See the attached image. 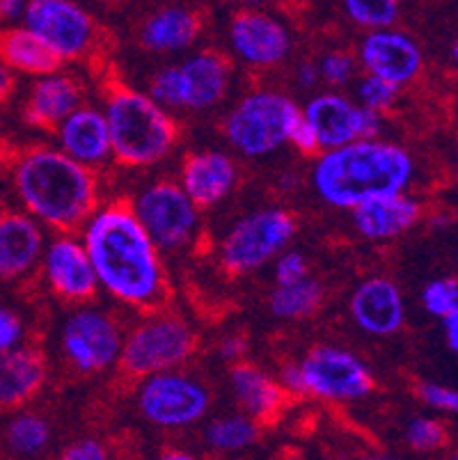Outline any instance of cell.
Masks as SVG:
<instances>
[{
	"instance_id": "45",
	"label": "cell",
	"mask_w": 458,
	"mask_h": 460,
	"mask_svg": "<svg viewBox=\"0 0 458 460\" xmlns=\"http://www.w3.org/2000/svg\"><path fill=\"white\" fill-rule=\"evenodd\" d=\"M12 92H14V71L0 60V103L7 102Z\"/></svg>"
},
{
	"instance_id": "24",
	"label": "cell",
	"mask_w": 458,
	"mask_h": 460,
	"mask_svg": "<svg viewBox=\"0 0 458 460\" xmlns=\"http://www.w3.org/2000/svg\"><path fill=\"white\" fill-rule=\"evenodd\" d=\"M46 365L37 350L12 349L0 353V408H14L37 394Z\"/></svg>"
},
{
	"instance_id": "15",
	"label": "cell",
	"mask_w": 458,
	"mask_h": 460,
	"mask_svg": "<svg viewBox=\"0 0 458 460\" xmlns=\"http://www.w3.org/2000/svg\"><path fill=\"white\" fill-rule=\"evenodd\" d=\"M229 46L252 66H273L292 51L289 28L266 12H238L229 23Z\"/></svg>"
},
{
	"instance_id": "52",
	"label": "cell",
	"mask_w": 458,
	"mask_h": 460,
	"mask_svg": "<svg viewBox=\"0 0 458 460\" xmlns=\"http://www.w3.org/2000/svg\"><path fill=\"white\" fill-rule=\"evenodd\" d=\"M0 127H3V122H0Z\"/></svg>"
},
{
	"instance_id": "53",
	"label": "cell",
	"mask_w": 458,
	"mask_h": 460,
	"mask_svg": "<svg viewBox=\"0 0 458 460\" xmlns=\"http://www.w3.org/2000/svg\"><path fill=\"white\" fill-rule=\"evenodd\" d=\"M456 458H458V454H456Z\"/></svg>"
},
{
	"instance_id": "19",
	"label": "cell",
	"mask_w": 458,
	"mask_h": 460,
	"mask_svg": "<svg viewBox=\"0 0 458 460\" xmlns=\"http://www.w3.org/2000/svg\"><path fill=\"white\" fill-rule=\"evenodd\" d=\"M56 128L58 145H60L58 149L83 165L94 167L112 156L106 115L101 111L78 106Z\"/></svg>"
},
{
	"instance_id": "13",
	"label": "cell",
	"mask_w": 458,
	"mask_h": 460,
	"mask_svg": "<svg viewBox=\"0 0 458 460\" xmlns=\"http://www.w3.org/2000/svg\"><path fill=\"white\" fill-rule=\"evenodd\" d=\"M120 328L99 309H78L62 328V350L81 374H96L115 365L121 353Z\"/></svg>"
},
{
	"instance_id": "43",
	"label": "cell",
	"mask_w": 458,
	"mask_h": 460,
	"mask_svg": "<svg viewBox=\"0 0 458 460\" xmlns=\"http://www.w3.org/2000/svg\"><path fill=\"white\" fill-rule=\"evenodd\" d=\"M443 330H445V339H447V346L458 353V305L443 316Z\"/></svg>"
},
{
	"instance_id": "49",
	"label": "cell",
	"mask_w": 458,
	"mask_h": 460,
	"mask_svg": "<svg viewBox=\"0 0 458 460\" xmlns=\"http://www.w3.org/2000/svg\"><path fill=\"white\" fill-rule=\"evenodd\" d=\"M229 3H238V5H257V3H264V0H229Z\"/></svg>"
},
{
	"instance_id": "3",
	"label": "cell",
	"mask_w": 458,
	"mask_h": 460,
	"mask_svg": "<svg viewBox=\"0 0 458 460\" xmlns=\"http://www.w3.org/2000/svg\"><path fill=\"white\" fill-rule=\"evenodd\" d=\"M14 186L25 211L49 227H78L96 207L92 170L62 149L25 152L14 167Z\"/></svg>"
},
{
	"instance_id": "51",
	"label": "cell",
	"mask_w": 458,
	"mask_h": 460,
	"mask_svg": "<svg viewBox=\"0 0 458 460\" xmlns=\"http://www.w3.org/2000/svg\"><path fill=\"white\" fill-rule=\"evenodd\" d=\"M456 115H458V96H456Z\"/></svg>"
},
{
	"instance_id": "37",
	"label": "cell",
	"mask_w": 458,
	"mask_h": 460,
	"mask_svg": "<svg viewBox=\"0 0 458 460\" xmlns=\"http://www.w3.org/2000/svg\"><path fill=\"white\" fill-rule=\"evenodd\" d=\"M308 275V261L298 252H284L275 261V284H289Z\"/></svg>"
},
{
	"instance_id": "36",
	"label": "cell",
	"mask_w": 458,
	"mask_h": 460,
	"mask_svg": "<svg viewBox=\"0 0 458 460\" xmlns=\"http://www.w3.org/2000/svg\"><path fill=\"white\" fill-rule=\"evenodd\" d=\"M319 74H321L323 81L330 83V85H344V83L351 81L353 74H355V62H353V58L348 56V53H328L321 60Z\"/></svg>"
},
{
	"instance_id": "18",
	"label": "cell",
	"mask_w": 458,
	"mask_h": 460,
	"mask_svg": "<svg viewBox=\"0 0 458 460\" xmlns=\"http://www.w3.org/2000/svg\"><path fill=\"white\" fill-rule=\"evenodd\" d=\"M353 227L369 241H390L413 229L422 217V204L406 192L381 195L351 208Z\"/></svg>"
},
{
	"instance_id": "29",
	"label": "cell",
	"mask_w": 458,
	"mask_h": 460,
	"mask_svg": "<svg viewBox=\"0 0 458 460\" xmlns=\"http://www.w3.org/2000/svg\"><path fill=\"white\" fill-rule=\"evenodd\" d=\"M257 435V421L252 417L232 415L211 421L204 430V440L211 449L222 451V454H234V451H243L255 445Z\"/></svg>"
},
{
	"instance_id": "30",
	"label": "cell",
	"mask_w": 458,
	"mask_h": 460,
	"mask_svg": "<svg viewBox=\"0 0 458 460\" xmlns=\"http://www.w3.org/2000/svg\"><path fill=\"white\" fill-rule=\"evenodd\" d=\"M5 440L12 454L37 456L46 449L50 440V429L41 417L19 415L10 421L5 430Z\"/></svg>"
},
{
	"instance_id": "47",
	"label": "cell",
	"mask_w": 458,
	"mask_h": 460,
	"mask_svg": "<svg viewBox=\"0 0 458 460\" xmlns=\"http://www.w3.org/2000/svg\"><path fill=\"white\" fill-rule=\"evenodd\" d=\"M166 458H170V460H191L193 456L191 454H182V451H167Z\"/></svg>"
},
{
	"instance_id": "32",
	"label": "cell",
	"mask_w": 458,
	"mask_h": 460,
	"mask_svg": "<svg viewBox=\"0 0 458 460\" xmlns=\"http://www.w3.org/2000/svg\"><path fill=\"white\" fill-rule=\"evenodd\" d=\"M406 442L410 449L419 451V454H431L447 445V429L443 421L431 420V417H415L406 424Z\"/></svg>"
},
{
	"instance_id": "41",
	"label": "cell",
	"mask_w": 458,
	"mask_h": 460,
	"mask_svg": "<svg viewBox=\"0 0 458 460\" xmlns=\"http://www.w3.org/2000/svg\"><path fill=\"white\" fill-rule=\"evenodd\" d=\"M277 383L283 385L284 392H292V394H302V374L301 365H284L280 369V380Z\"/></svg>"
},
{
	"instance_id": "21",
	"label": "cell",
	"mask_w": 458,
	"mask_h": 460,
	"mask_svg": "<svg viewBox=\"0 0 458 460\" xmlns=\"http://www.w3.org/2000/svg\"><path fill=\"white\" fill-rule=\"evenodd\" d=\"M237 165L222 152H197L184 161L179 186L197 207H213L232 192Z\"/></svg>"
},
{
	"instance_id": "42",
	"label": "cell",
	"mask_w": 458,
	"mask_h": 460,
	"mask_svg": "<svg viewBox=\"0 0 458 460\" xmlns=\"http://www.w3.org/2000/svg\"><path fill=\"white\" fill-rule=\"evenodd\" d=\"M243 353H246V341L241 337H225L218 346V355L227 362H237L243 358Z\"/></svg>"
},
{
	"instance_id": "14",
	"label": "cell",
	"mask_w": 458,
	"mask_h": 460,
	"mask_svg": "<svg viewBox=\"0 0 458 460\" xmlns=\"http://www.w3.org/2000/svg\"><path fill=\"white\" fill-rule=\"evenodd\" d=\"M360 62L372 76L383 78L397 87H406L422 74L424 56L413 37L392 31L390 26L369 31L360 44Z\"/></svg>"
},
{
	"instance_id": "8",
	"label": "cell",
	"mask_w": 458,
	"mask_h": 460,
	"mask_svg": "<svg viewBox=\"0 0 458 460\" xmlns=\"http://www.w3.org/2000/svg\"><path fill=\"white\" fill-rule=\"evenodd\" d=\"M195 344V334L184 321L175 316H157L138 325L121 341V369L140 378L176 369L191 358Z\"/></svg>"
},
{
	"instance_id": "33",
	"label": "cell",
	"mask_w": 458,
	"mask_h": 460,
	"mask_svg": "<svg viewBox=\"0 0 458 460\" xmlns=\"http://www.w3.org/2000/svg\"><path fill=\"white\" fill-rule=\"evenodd\" d=\"M422 305L428 314H434L438 319L447 316V314L458 305V279H431L422 291Z\"/></svg>"
},
{
	"instance_id": "38",
	"label": "cell",
	"mask_w": 458,
	"mask_h": 460,
	"mask_svg": "<svg viewBox=\"0 0 458 460\" xmlns=\"http://www.w3.org/2000/svg\"><path fill=\"white\" fill-rule=\"evenodd\" d=\"M23 337V323L12 309L0 307V353L16 349Z\"/></svg>"
},
{
	"instance_id": "4",
	"label": "cell",
	"mask_w": 458,
	"mask_h": 460,
	"mask_svg": "<svg viewBox=\"0 0 458 460\" xmlns=\"http://www.w3.org/2000/svg\"><path fill=\"white\" fill-rule=\"evenodd\" d=\"M106 122L112 156L129 167H147L163 161L176 145L175 119L167 108L136 90L112 92L106 102Z\"/></svg>"
},
{
	"instance_id": "16",
	"label": "cell",
	"mask_w": 458,
	"mask_h": 460,
	"mask_svg": "<svg viewBox=\"0 0 458 460\" xmlns=\"http://www.w3.org/2000/svg\"><path fill=\"white\" fill-rule=\"evenodd\" d=\"M44 275L60 298L83 303L99 288L94 266L83 241L71 236L56 238L44 252Z\"/></svg>"
},
{
	"instance_id": "7",
	"label": "cell",
	"mask_w": 458,
	"mask_h": 460,
	"mask_svg": "<svg viewBox=\"0 0 458 460\" xmlns=\"http://www.w3.org/2000/svg\"><path fill=\"white\" fill-rule=\"evenodd\" d=\"M296 223L283 208H264L238 220L220 245V261L229 273H252L292 243Z\"/></svg>"
},
{
	"instance_id": "22",
	"label": "cell",
	"mask_w": 458,
	"mask_h": 460,
	"mask_svg": "<svg viewBox=\"0 0 458 460\" xmlns=\"http://www.w3.org/2000/svg\"><path fill=\"white\" fill-rule=\"evenodd\" d=\"M302 119L312 127L317 136L319 149H333L358 140V117L360 103L355 106L346 96L326 92V94L312 96L308 106L302 108Z\"/></svg>"
},
{
	"instance_id": "48",
	"label": "cell",
	"mask_w": 458,
	"mask_h": 460,
	"mask_svg": "<svg viewBox=\"0 0 458 460\" xmlns=\"http://www.w3.org/2000/svg\"><path fill=\"white\" fill-rule=\"evenodd\" d=\"M452 60H454V66L458 69V40L454 41V46H452Z\"/></svg>"
},
{
	"instance_id": "10",
	"label": "cell",
	"mask_w": 458,
	"mask_h": 460,
	"mask_svg": "<svg viewBox=\"0 0 458 460\" xmlns=\"http://www.w3.org/2000/svg\"><path fill=\"white\" fill-rule=\"evenodd\" d=\"M131 208L158 250H179L191 243L200 223V207L172 181L147 186Z\"/></svg>"
},
{
	"instance_id": "27",
	"label": "cell",
	"mask_w": 458,
	"mask_h": 460,
	"mask_svg": "<svg viewBox=\"0 0 458 460\" xmlns=\"http://www.w3.org/2000/svg\"><path fill=\"white\" fill-rule=\"evenodd\" d=\"M0 60L12 71L31 76H44L60 65V58L25 26L0 32Z\"/></svg>"
},
{
	"instance_id": "26",
	"label": "cell",
	"mask_w": 458,
	"mask_h": 460,
	"mask_svg": "<svg viewBox=\"0 0 458 460\" xmlns=\"http://www.w3.org/2000/svg\"><path fill=\"white\" fill-rule=\"evenodd\" d=\"M232 387L237 401L255 421H268L284 403V387L262 369L252 365H237L232 369Z\"/></svg>"
},
{
	"instance_id": "35",
	"label": "cell",
	"mask_w": 458,
	"mask_h": 460,
	"mask_svg": "<svg viewBox=\"0 0 458 460\" xmlns=\"http://www.w3.org/2000/svg\"><path fill=\"white\" fill-rule=\"evenodd\" d=\"M418 394L428 408L440 410V412H449V415H458L456 387H447V385H438V383H424L419 385Z\"/></svg>"
},
{
	"instance_id": "39",
	"label": "cell",
	"mask_w": 458,
	"mask_h": 460,
	"mask_svg": "<svg viewBox=\"0 0 458 460\" xmlns=\"http://www.w3.org/2000/svg\"><path fill=\"white\" fill-rule=\"evenodd\" d=\"M67 460H103L106 458V447L101 445L99 440H92V438H83V440H76L74 445H69L65 449Z\"/></svg>"
},
{
	"instance_id": "17",
	"label": "cell",
	"mask_w": 458,
	"mask_h": 460,
	"mask_svg": "<svg viewBox=\"0 0 458 460\" xmlns=\"http://www.w3.org/2000/svg\"><path fill=\"white\" fill-rule=\"evenodd\" d=\"M353 323L373 337H390L406 319V305L397 284L388 278H369L348 300Z\"/></svg>"
},
{
	"instance_id": "6",
	"label": "cell",
	"mask_w": 458,
	"mask_h": 460,
	"mask_svg": "<svg viewBox=\"0 0 458 460\" xmlns=\"http://www.w3.org/2000/svg\"><path fill=\"white\" fill-rule=\"evenodd\" d=\"M229 87V65L220 53H195L151 78L149 96L167 111H207Z\"/></svg>"
},
{
	"instance_id": "12",
	"label": "cell",
	"mask_w": 458,
	"mask_h": 460,
	"mask_svg": "<svg viewBox=\"0 0 458 460\" xmlns=\"http://www.w3.org/2000/svg\"><path fill=\"white\" fill-rule=\"evenodd\" d=\"M23 26L35 32L60 60L83 56L94 37L90 14L74 0H28Z\"/></svg>"
},
{
	"instance_id": "2",
	"label": "cell",
	"mask_w": 458,
	"mask_h": 460,
	"mask_svg": "<svg viewBox=\"0 0 458 460\" xmlns=\"http://www.w3.org/2000/svg\"><path fill=\"white\" fill-rule=\"evenodd\" d=\"M409 149L378 137H358L326 149L314 163L312 186L335 208H348L381 195L406 192L415 181Z\"/></svg>"
},
{
	"instance_id": "23",
	"label": "cell",
	"mask_w": 458,
	"mask_h": 460,
	"mask_svg": "<svg viewBox=\"0 0 458 460\" xmlns=\"http://www.w3.org/2000/svg\"><path fill=\"white\" fill-rule=\"evenodd\" d=\"M81 106V90L62 74H44L32 85L28 106H25V122L41 128H53L65 119L69 112Z\"/></svg>"
},
{
	"instance_id": "46",
	"label": "cell",
	"mask_w": 458,
	"mask_h": 460,
	"mask_svg": "<svg viewBox=\"0 0 458 460\" xmlns=\"http://www.w3.org/2000/svg\"><path fill=\"white\" fill-rule=\"evenodd\" d=\"M319 78H321V74H319V66L302 65L301 69H298V83H301L302 87H314L319 83Z\"/></svg>"
},
{
	"instance_id": "28",
	"label": "cell",
	"mask_w": 458,
	"mask_h": 460,
	"mask_svg": "<svg viewBox=\"0 0 458 460\" xmlns=\"http://www.w3.org/2000/svg\"><path fill=\"white\" fill-rule=\"evenodd\" d=\"M321 284L305 275L296 282L277 284L271 296V312L277 319H305L321 305Z\"/></svg>"
},
{
	"instance_id": "9",
	"label": "cell",
	"mask_w": 458,
	"mask_h": 460,
	"mask_svg": "<svg viewBox=\"0 0 458 460\" xmlns=\"http://www.w3.org/2000/svg\"><path fill=\"white\" fill-rule=\"evenodd\" d=\"M211 394L200 380L182 371L145 376L138 392V410L158 429H186L207 415Z\"/></svg>"
},
{
	"instance_id": "40",
	"label": "cell",
	"mask_w": 458,
	"mask_h": 460,
	"mask_svg": "<svg viewBox=\"0 0 458 460\" xmlns=\"http://www.w3.org/2000/svg\"><path fill=\"white\" fill-rule=\"evenodd\" d=\"M289 142H292L293 147H296L298 152H302V154H312V152H317V149H319L317 136H314L312 127H310V124L305 122L302 117L298 119L296 127H293L292 136H289Z\"/></svg>"
},
{
	"instance_id": "34",
	"label": "cell",
	"mask_w": 458,
	"mask_h": 460,
	"mask_svg": "<svg viewBox=\"0 0 458 460\" xmlns=\"http://www.w3.org/2000/svg\"><path fill=\"white\" fill-rule=\"evenodd\" d=\"M399 90H401V87L392 85V83L383 81V78L367 74V76L363 78V83L358 85L360 106L372 108V111H378V112L388 111V108H392L394 102L399 99Z\"/></svg>"
},
{
	"instance_id": "11",
	"label": "cell",
	"mask_w": 458,
	"mask_h": 460,
	"mask_svg": "<svg viewBox=\"0 0 458 460\" xmlns=\"http://www.w3.org/2000/svg\"><path fill=\"white\" fill-rule=\"evenodd\" d=\"M302 394L323 401H360L372 394L373 378L367 365L335 346H319L301 362Z\"/></svg>"
},
{
	"instance_id": "44",
	"label": "cell",
	"mask_w": 458,
	"mask_h": 460,
	"mask_svg": "<svg viewBox=\"0 0 458 460\" xmlns=\"http://www.w3.org/2000/svg\"><path fill=\"white\" fill-rule=\"evenodd\" d=\"M28 0H0V21H14L23 16Z\"/></svg>"
},
{
	"instance_id": "31",
	"label": "cell",
	"mask_w": 458,
	"mask_h": 460,
	"mask_svg": "<svg viewBox=\"0 0 458 460\" xmlns=\"http://www.w3.org/2000/svg\"><path fill=\"white\" fill-rule=\"evenodd\" d=\"M342 5L348 19L367 31L394 26L401 12V0H342Z\"/></svg>"
},
{
	"instance_id": "5",
	"label": "cell",
	"mask_w": 458,
	"mask_h": 460,
	"mask_svg": "<svg viewBox=\"0 0 458 460\" xmlns=\"http://www.w3.org/2000/svg\"><path fill=\"white\" fill-rule=\"evenodd\" d=\"M301 117V108L289 96L271 90L252 92L227 115L225 137L243 156L262 158L289 142Z\"/></svg>"
},
{
	"instance_id": "1",
	"label": "cell",
	"mask_w": 458,
	"mask_h": 460,
	"mask_svg": "<svg viewBox=\"0 0 458 460\" xmlns=\"http://www.w3.org/2000/svg\"><path fill=\"white\" fill-rule=\"evenodd\" d=\"M83 245L99 287L131 307H154L166 294V273L157 243L131 207L106 204L90 213Z\"/></svg>"
},
{
	"instance_id": "50",
	"label": "cell",
	"mask_w": 458,
	"mask_h": 460,
	"mask_svg": "<svg viewBox=\"0 0 458 460\" xmlns=\"http://www.w3.org/2000/svg\"><path fill=\"white\" fill-rule=\"evenodd\" d=\"M456 174H458V154H456Z\"/></svg>"
},
{
	"instance_id": "20",
	"label": "cell",
	"mask_w": 458,
	"mask_h": 460,
	"mask_svg": "<svg viewBox=\"0 0 458 460\" xmlns=\"http://www.w3.org/2000/svg\"><path fill=\"white\" fill-rule=\"evenodd\" d=\"M31 213L0 216V279H16L31 273L44 254V234Z\"/></svg>"
},
{
	"instance_id": "25",
	"label": "cell",
	"mask_w": 458,
	"mask_h": 460,
	"mask_svg": "<svg viewBox=\"0 0 458 460\" xmlns=\"http://www.w3.org/2000/svg\"><path fill=\"white\" fill-rule=\"evenodd\" d=\"M200 35V16L184 5L161 7L145 21L140 40L145 49L157 53L184 51Z\"/></svg>"
}]
</instances>
